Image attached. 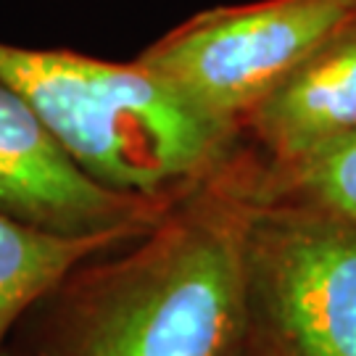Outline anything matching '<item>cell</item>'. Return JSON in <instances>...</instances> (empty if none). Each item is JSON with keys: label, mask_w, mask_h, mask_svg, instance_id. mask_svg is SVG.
<instances>
[{"label": "cell", "mask_w": 356, "mask_h": 356, "mask_svg": "<svg viewBox=\"0 0 356 356\" xmlns=\"http://www.w3.org/2000/svg\"><path fill=\"white\" fill-rule=\"evenodd\" d=\"M256 159H229L138 238L88 259L16 330L26 356H229L243 338V225ZM6 356H16L6 351Z\"/></svg>", "instance_id": "6da1fadb"}, {"label": "cell", "mask_w": 356, "mask_h": 356, "mask_svg": "<svg viewBox=\"0 0 356 356\" xmlns=\"http://www.w3.org/2000/svg\"><path fill=\"white\" fill-rule=\"evenodd\" d=\"M145 232V229H143ZM140 232L66 235L29 225L0 209V356L22 319L88 259Z\"/></svg>", "instance_id": "52a82bcc"}, {"label": "cell", "mask_w": 356, "mask_h": 356, "mask_svg": "<svg viewBox=\"0 0 356 356\" xmlns=\"http://www.w3.org/2000/svg\"><path fill=\"white\" fill-rule=\"evenodd\" d=\"M0 79L88 177L111 191L175 198L229 159L238 132L198 114L132 58L0 42Z\"/></svg>", "instance_id": "7a4b0ae2"}, {"label": "cell", "mask_w": 356, "mask_h": 356, "mask_svg": "<svg viewBox=\"0 0 356 356\" xmlns=\"http://www.w3.org/2000/svg\"><path fill=\"white\" fill-rule=\"evenodd\" d=\"M259 188L325 206L356 222V135L298 164L280 169L259 164Z\"/></svg>", "instance_id": "ba28073f"}, {"label": "cell", "mask_w": 356, "mask_h": 356, "mask_svg": "<svg viewBox=\"0 0 356 356\" xmlns=\"http://www.w3.org/2000/svg\"><path fill=\"white\" fill-rule=\"evenodd\" d=\"M356 135V11L348 13L238 129L267 169L304 161Z\"/></svg>", "instance_id": "8992f818"}, {"label": "cell", "mask_w": 356, "mask_h": 356, "mask_svg": "<svg viewBox=\"0 0 356 356\" xmlns=\"http://www.w3.org/2000/svg\"><path fill=\"white\" fill-rule=\"evenodd\" d=\"M229 356H248V354L243 351V346H238V348H235V351H232V354H229Z\"/></svg>", "instance_id": "9c48e42d"}, {"label": "cell", "mask_w": 356, "mask_h": 356, "mask_svg": "<svg viewBox=\"0 0 356 356\" xmlns=\"http://www.w3.org/2000/svg\"><path fill=\"white\" fill-rule=\"evenodd\" d=\"M177 198V195H175ZM175 198L111 191L88 177L0 79V209L66 235L143 232Z\"/></svg>", "instance_id": "5b68a950"}, {"label": "cell", "mask_w": 356, "mask_h": 356, "mask_svg": "<svg viewBox=\"0 0 356 356\" xmlns=\"http://www.w3.org/2000/svg\"><path fill=\"white\" fill-rule=\"evenodd\" d=\"M241 267L245 354L356 356V222L261 191L256 164Z\"/></svg>", "instance_id": "3957f363"}, {"label": "cell", "mask_w": 356, "mask_h": 356, "mask_svg": "<svg viewBox=\"0 0 356 356\" xmlns=\"http://www.w3.org/2000/svg\"><path fill=\"white\" fill-rule=\"evenodd\" d=\"M356 0H256L195 13L138 56L198 114L238 132Z\"/></svg>", "instance_id": "277c9868"}]
</instances>
